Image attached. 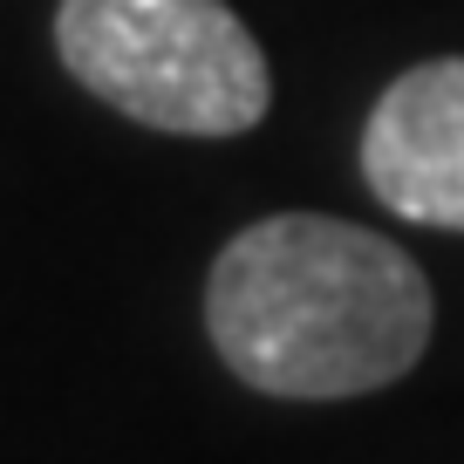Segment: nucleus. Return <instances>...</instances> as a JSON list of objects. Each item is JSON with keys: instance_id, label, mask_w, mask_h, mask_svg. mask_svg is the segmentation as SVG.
<instances>
[{"instance_id": "obj_1", "label": "nucleus", "mask_w": 464, "mask_h": 464, "mask_svg": "<svg viewBox=\"0 0 464 464\" xmlns=\"http://www.w3.org/2000/svg\"><path fill=\"white\" fill-rule=\"evenodd\" d=\"M205 334L260 396H369L417 369L430 342V280L396 239L355 218L274 212L218 246Z\"/></svg>"}, {"instance_id": "obj_2", "label": "nucleus", "mask_w": 464, "mask_h": 464, "mask_svg": "<svg viewBox=\"0 0 464 464\" xmlns=\"http://www.w3.org/2000/svg\"><path fill=\"white\" fill-rule=\"evenodd\" d=\"M55 55L96 102L164 137H246L274 69L226 0H62Z\"/></svg>"}, {"instance_id": "obj_3", "label": "nucleus", "mask_w": 464, "mask_h": 464, "mask_svg": "<svg viewBox=\"0 0 464 464\" xmlns=\"http://www.w3.org/2000/svg\"><path fill=\"white\" fill-rule=\"evenodd\" d=\"M362 178L396 218L464 232V55L417 62L376 96Z\"/></svg>"}]
</instances>
